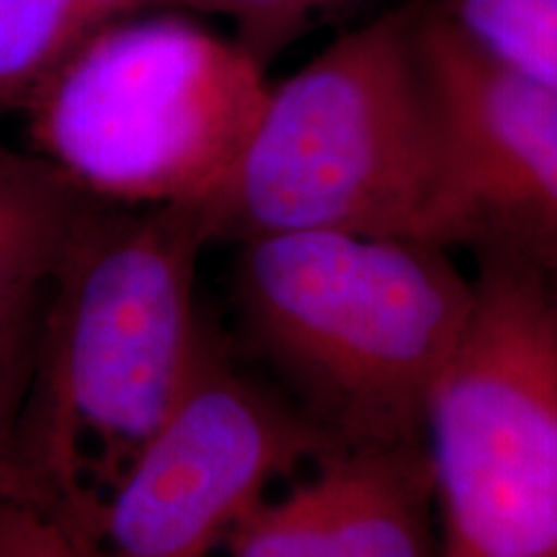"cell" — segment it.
Wrapping results in <instances>:
<instances>
[{
    "label": "cell",
    "mask_w": 557,
    "mask_h": 557,
    "mask_svg": "<svg viewBox=\"0 0 557 557\" xmlns=\"http://www.w3.org/2000/svg\"><path fill=\"white\" fill-rule=\"evenodd\" d=\"M354 3L359 0H120V16L137 11L218 13L233 21L235 39L269 67L318 21Z\"/></svg>",
    "instance_id": "obj_12"
},
{
    "label": "cell",
    "mask_w": 557,
    "mask_h": 557,
    "mask_svg": "<svg viewBox=\"0 0 557 557\" xmlns=\"http://www.w3.org/2000/svg\"><path fill=\"white\" fill-rule=\"evenodd\" d=\"M418 21L421 0H403L271 83L209 205L218 240L354 233L455 248L447 143Z\"/></svg>",
    "instance_id": "obj_3"
},
{
    "label": "cell",
    "mask_w": 557,
    "mask_h": 557,
    "mask_svg": "<svg viewBox=\"0 0 557 557\" xmlns=\"http://www.w3.org/2000/svg\"><path fill=\"white\" fill-rule=\"evenodd\" d=\"M269 86L238 39L191 13H124L83 34L34 88L32 152L94 199L212 205Z\"/></svg>",
    "instance_id": "obj_4"
},
{
    "label": "cell",
    "mask_w": 557,
    "mask_h": 557,
    "mask_svg": "<svg viewBox=\"0 0 557 557\" xmlns=\"http://www.w3.org/2000/svg\"><path fill=\"white\" fill-rule=\"evenodd\" d=\"M209 205L88 197L47 278L0 475L101 529L103 506L222 341L199 312Z\"/></svg>",
    "instance_id": "obj_1"
},
{
    "label": "cell",
    "mask_w": 557,
    "mask_h": 557,
    "mask_svg": "<svg viewBox=\"0 0 557 557\" xmlns=\"http://www.w3.org/2000/svg\"><path fill=\"white\" fill-rule=\"evenodd\" d=\"M94 26L90 0H0V120L24 109L54 62Z\"/></svg>",
    "instance_id": "obj_11"
},
{
    "label": "cell",
    "mask_w": 557,
    "mask_h": 557,
    "mask_svg": "<svg viewBox=\"0 0 557 557\" xmlns=\"http://www.w3.org/2000/svg\"><path fill=\"white\" fill-rule=\"evenodd\" d=\"M423 413L444 557H557V323L537 261L478 248Z\"/></svg>",
    "instance_id": "obj_5"
},
{
    "label": "cell",
    "mask_w": 557,
    "mask_h": 557,
    "mask_svg": "<svg viewBox=\"0 0 557 557\" xmlns=\"http://www.w3.org/2000/svg\"><path fill=\"white\" fill-rule=\"evenodd\" d=\"M534 261H537V267H540L547 302H549V308H553V315H555V323H557V250H553V253H547V256H542V259H534Z\"/></svg>",
    "instance_id": "obj_15"
},
{
    "label": "cell",
    "mask_w": 557,
    "mask_h": 557,
    "mask_svg": "<svg viewBox=\"0 0 557 557\" xmlns=\"http://www.w3.org/2000/svg\"><path fill=\"white\" fill-rule=\"evenodd\" d=\"M426 447L336 449L315 478L259 500L225 557H444Z\"/></svg>",
    "instance_id": "obj_8"
},
{
    "label": "cell",
    "mask_w": 557,
    "mask_h": 557,
    "mask_svg": "<svg viewBox=\"0 0 557 557\" xmlns=\"http://www.w3.org/2000/svg\"><path fill=\"white\" fill-rule=\"evenodd\" d=\"M421 50L447 143L455 246L557 250V90L478 54L426 0Z\"/></svg>",
    "instance_id": "obj_7"
},
{
    "label": "cell",
    "mask_w": 557,
    "mask_h": 557,
    "mask_svg": "<svg viewBox=\"0 0 557 557\" xmlns=\"http://www.w3.org/2000/svg\"><path fill=\"white\" fill-rule=\"evenodd\" d=\"M45 295V292H41ZM41 297L0 323V455L16 418L26 377H29L34 341H37Z\"/></svg>",
    "instance_id": "obj_14"
},
{
    "label": "cell",
    "mask_w": 557,
    "mask_h": 557,
    "mask_svg": "<svg viewBox=\"0 0 557 557\" xmlns=\"http://www.w3.org/2000/svg\"><path fill=\"white\" fill-rule=\"evenodd\" d=\"M493 65L557 90V0H426Z\"/></svg>",
    "instance_id": "obj_10"
},
{
    "label": "cell",
    "mask_w": 557,
    "mask_h": 557,
    "mask_svg": "<svg viewBox=\"0 0 557 557\" xmlns=\"http://www.w3.org/2000/svg\"><path fill=\"white\" fill-rule=\"evenodd\" d=\"M331 451V438L222 341L103 506L107 553L212 557L276 478Z\"/></svg>",
    "instance_id": "obj_6"
},
{
    "label": "cell",
    "mask_w": 557,
    "mask_h": 557,
    "mask_svg": "<svg viewBox=\"0 0 557 557\" xmlns=\"http://www.w3.org/2000/svg\"><path fill=\"white\" fill-rule=\"evenodd\" d=\"M86 199L47 160L0 145V323L41 297Z\"/></svg>",
    "instance_id": "obj_9"
},
{
    "label": "cell",
    "mask_w": 557,
    "mask_h": 557,
    "mask_svg": "<svg viewBox=\"0 0 557 557\" xmlns=\"http://www.w3.org/2000/svg\"><path fill=\"white\" fill-rule=\"evenodd\" d=\"M447 250L354 233L240 240L243 351L336 449L426 447L429 389L472 308V276Z\"/></svg>",
    "instance_id": "obj_2"
},
{
    "label": "cell",
    "mask_w": 557,
    "mask_h": 557,
    "mask_svg": "<svg viewBox=\"0 0 557 557\" xmlns=\"http://www.w3.org/2000/svg\"><path fill=\"white\" fill-rule=\"evenodd\" d=\"M0 557H109L99 529L62 517L0 475Z\"/></svg>",
    "instance_id": "obj_13"
}]
</instances>
